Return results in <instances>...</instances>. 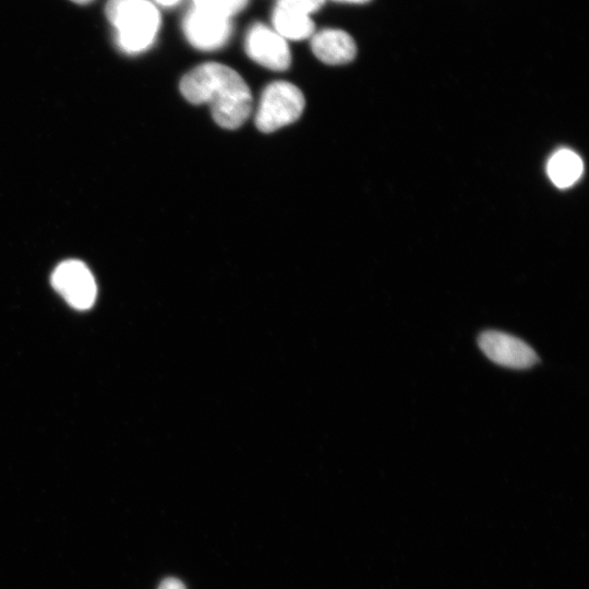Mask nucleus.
<instances>
[{
    "instance_id": "nucleus-2",
    "label": "nucleus",
    "mask_w": 589,
    "mask_h": 589,
    "mask_svg": "<svg viewBox=\"0 0 589 589\" xmlns=\"http://www.w3.org/2000/svg\"><path fill=\"white\" fill-rule=\"evenodd\" d=\"M106 15L115 27L119 47L128 53L146 50L160 26L159 12L148 0H109Z\"/></svg>"
},
{
    "instance_id": "nucleus-1",
    "label": "nucleus",
    "mask_w": 589,
    "mask_h": 589,
    "mask_svg": "<svg viewBox=\"0 0 589 589\" xmlns=\"http://www.w3.org/2000/svg\"><path fill=\"white\" fill-rule=\"evenodd\" d=\"M183 97L194 104H208L215 122L237 129L249 118L252 94L242 76L226 64L205 62L189 71L180 81Z\"/></svg>"
},
{
    "instance_id": "nucleus-8",
    "label": "nucleus",
    "mask_w": 589,
    "mask_h": 589,
    "mask_svg": "<svg viewBox=\"0 0 589 589\" xmlns=\"http://www.w3.org/2000/svg\"><path fill=\"white\" fill-rule=\"evenodd\" d=\"M311 48L318 60L333 65L350 62L357 52L352 37L336 28H324L314 34Z\"/></svg>"
},
{
    "instance_id": "nucleus-13",
    "label": "nucleus",
    "mask_w": 589,
    "mask_h": 589,
    "mask_svg": "<svg viewBox=\"0 0 589 589\" xmlns=\"http://www.w3.org/2000/svg\"><path fill=\"white\" fill-rule=\"evenodd\" d=\"M158 589H187V588L180 579L169 577V578L164 579L160 582V585L158 586Z\"/></svg>"
},
{
    "instance_id": "nucleus-11",
    "label": "nucleus",
    "mask_w": 589,
    "mask_h": 589,
    "mask_svg": "<svg viewBox=\"0 0 589 589\" xmlns=\"http://www.w3.org/2000/svg\"><path fill=\"white\" fill-rule=\"evenodd\" d=\"M194 5L230 17L241 11L248 0H193Z\"/></svg>"
},
{
    "instance_id": "nucleus-16",
    "label": "nucleus",
    "mask_w": 589,
    "mask_h": 589,
    "mask_svg": "<svg viewBox=\"0 0 589 589\" xmlns=\"http://www.w3.org/2000/svg\"><path fill=\"white\" fill-rule=\"evenodd\" d=\"M71 1H73L75 3H79V4H86V3H89L93 0H71Z\"/></svg>"
},
{
    "instance_id": "nucleus-3",
    "label": "nucleus",
    "mask_w": 589,
    "mask_h": 589,
    "mask_svg": "<svg viewBox=\"0 0 589 589\" xmlns=\"http://www.w3.org/2000/svg\"><path fill=\"white\" fill-rule=\"evenodd\" d=\"M304 106V96L294 84L287 81L272 82L261 95L255 125L261 132H274L298 120Z\"/></svg>"
},
{
    "instance_id": "nucleus-14",
    "label": "nucleus",
    "mask_w": 589,
    "mask_h": 589,
    "mask_svg": "<svg viewBox=\"0 0 589 589\" xmlns=\"http://www.w3.org/2000/svg\"><path fill=\"white\" fill-rule=\"evenodd\" d=\"M158 4L164 7H171L175 5L180 0H155Z\"/></svg>"
},
{
    "instance_id": "nucleus-6",
    "label": "nucleus",
    "mask_w": 589,
    "mask_h": 589,
    "mask_svg": "<svg viewBox=\"0 0 589 589\" xmlns=\"http://www.w3.org/2000/svg\"><path fill=\"white\" fill-rule=\"evenodd\" d=\"M478 345L491 361L506 368L527 369L539 361L536 351L528 344L503 332L481 333Z\"/></svg>"
},
{
    "instance_id": "nucleus-5",
    "label": "nucleus",
    "mask_w": 589,
    "mask_h": 589,
    "mask_svg": "<svg viewBox=\"0 0 589 589\" xmlns=\"http://www.w3.org/2000/svg\"><path fill=\"white\" fill-rule=\"evenodd\" d=\"M188 41L201 50H215L224 46L230 37V17L199 8H191L182 22Z\"/></svg>"
},
{
    "instance_id": "nucleus-12",
    "label": "nucleus",
    "mask_w": 589,
    "mask_h": 589,
    "mask_svg": "<svg viewBox=\"0 0 589 589\" xmlns=\"http://www.w3.org/2000/svg\"><path fill=\"white\" fill-rule=\"evenodd\" d=\"M325 0H278L277 5L301 14L310 15L318 10Z\"/></svg>"
},
{
    "instance_id": "nucleus-9",
    "label": "nucleus",
    "mask_w": 589,
    "mask_h": 589,
    "mask_svg": "<svg viewBox=\"0 0 589 589\" xmlns=\"http://www.w3.org/2000/svg\"><path fill=\"white\" fill-rule=\"evenodd\" d=\"M581 158L570 149H560L549 159L546 171L551 181L561 189L573 185L581 176Z\"/></svg>"
},
{
    "instance_id": "nucleus-4",
    "label": "nucleus",
    "mask_w": 589,
    "mask_h": 589,
    "mask_svg": "<svg viewBox=\"0 0 589 589\" xmlns=\"http://www.w3.org/2000/svg\"><path fill=\"white\" fill-rule=\"evenodd\" d=\"M55 290L76 310L93 306L97 287L89 268L79 260H67L60 263L51 275Z\"/></svg>"
},
{
    "instance_id": "nucleus-15",
    "label": "nucleus",
    "mask_w": 589,
    "mask_h": 589,
    "mask_svg": "<svg viewBox=\"0 0 589 589\" xmlns=\"http://www.w3.org/2000/svg\"><path fill=\"white\" fill-rule=\"evenodd\" d=\"M335 1H339V2H348V3H365L370 0H335Z\"/></svg>"
},
{
    "instance_id": "nucleus-10",
    "label": "nucleus",
    "mask_w": 589,
    "mask_h": 589,
    "mask_svg": "<svg viewBox=\"0 0 589 589\" xmlns=\"http://www.w3.org/2000/svg\"><path fill=\"white\" fill-rule=\"evenodd\" d=\"M276 32L284 38L300 40L310 37L314 24L310 15L301 14L276 5L273 13Z\"/></svg>"
},
{
    "instance_id": "nucleus-7",
    "label": "nucleus",
    "mask_w": 589,
    "mask_h": 589,
    "mask_svg": "<svg viewBox=\"0 0 589 589\" xmlns=\"http://www.w3.org/2000/svg\"><path fill=\"white\" fill-rule=\"evenodd\" d=\"M245 51L256 63L274 70L289 68L291 53L286 39L264 24L251 26L245 37Z\"/></svg>"
}]
</instances>
